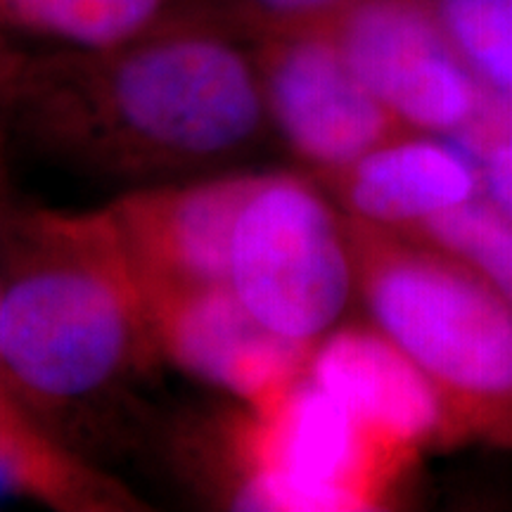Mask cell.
<instances>
[{
	"instance_id": "6da1fadb",
	"label": "cell",
	"mask_w": 512,
	"mask_h": 512,
	"mask_svg": "<svg viewBox=\"0 0 512 512\" xmlns=\"http://www.w3.org/2000/svg\"><path fill=\"white\" fill-rule=\"evenodd\" d=\"M64 119L140 162L195 164L247 145L266 117L256 53L202 17L178 15L57 72Z\"/></svg>"
},
{
	"instance_id": "7a4b0ae2",
	"label": "cell",
	"mask_w": 512,
	"mask_h": 512,
	"mask_svg": "<svg viewBox=\"0 0 512 512\" xmlns=\"http://www.w3.org/2000/svg\"><path fill=\"white\" fill-rule=\"evenodd\" d=\"M344 219L370 323L434 384L453 444L512 451V306L451 256Z\"/></svg>"
},
{
	"instance_id": "3957f363",
	"label": "cell",
	"mask_w": 512,
	"mask_h": 512,
	"mask_svg": "<svg viewBox=\"0 0 512 512\" xmlns=\"http://www.w3.org/2000/svg\"><path fill=\"white\" fill-rule=\"evenodd\" d=\"M3 290L0 363L43 399H81L155 342L145 294L105 214L50 219Z\"/></svg>"
},
{
	"instance_id": "277c9868",
	"label": "cell",
	"mask_w": 512,
	"mask_h": 512,
	"mask_svg": "<svg viewBox=\"0 0 512 512\" xmlns=\"http://www.w3.org/2000/svg\"><path fill=\"white\" fill-rule=\"evenodd\" d=\"M235 508L261 512L375 510L415 465L306 373L235 434Z\"/></svg>"
},
{
	"instance_id": "5b68a950",
	"label": "cell",
	"mask_w": 512,
	"mask_h": 512,
	"mask_svg": "<svg viewBox=\"0 0 512 512\" xmlns=\"http://www.w3.org/2000/svg\"><path fill=\"white\" fill-rule=\"evenodd\" d=\"M228 285L268 330L318 344L358 294L347 219L316 185L261 176L235 223Z\"/></svg>"
},
{
	"instance_id": "8992f818",
	"label": "cell",
	"mask_w": 512,
	"mask_h": 512,
	"mask_svg": "<svg viewBox=\"0 0 512 512\" xmlns=\"http://www.w3.org/2000/svg\"><path fill=\"white\" fill-rule=\"evenodd\" d=\"M351 69L408 128L477 155L510 126L508 98L467 67L432 0H354L328 24Z\"/></svg>"
},
{
	"instance_id": "52a82bcc",
	"label": "cell",
	"mask_w": 512,
	"mask_h": 512,
	"mask_svg": "<svg viewBox=\"0 0 512 512\" xmlns=\"http://www.w3.org/2000/svg\"><path fill=\"white\" fill-rule=\"evenodd\" d=\"M256 62L268 117L318 176L335 174L389 140L418 133L358 79L328 29L266 31Z\"/></svg>"
},
{
	"instance_id": "ba28073f",
	"label": "cell",
	"mask_w": 512,
	"mask_h": 512,
	"mask_svg": "<svg viewBox=\"0 0 512 512\" xmlns=\"http://www.w3.org/2000/svg\"><path fill=\"white\" fill-rule=\"evenodd\" d=\"M152 335L185 373L264 408L302 380L316 344L268 330L230 285L147 297Z\"/></svg>"
},
{
	"instance_id": "9c48e42d",
	"label": "cell",
	"mask_w": 512,
	"mask_h": 512,
	"mask_svg": "<svg viewBox=\"0 0 512 512\" xmlns=\"http://www.w3.org/2000/svg\"><path fill=\"white\" fill-rule=\"evenodd\" d=\"M261 176L140 190L105 211L145 299L228 285L235 223Z\"/></svg>"
},
{
	"instance_id": "30bf717a",
	"label": "cell",
	"mask_w": 512,
	"mask_h": 512,
	"mask_svg": "<svg viewBox=\"0 0 512 512\" xmlns=\"http://www.w3.org/2000/svg\"><path fill=\"white\" fill-rule=\"evenodd\" d=\"M306 373L377 437L408 456L418 458L430 446H453L434 384L373 323L328 332L313 347Z\"/></svg>"
},
{
	"instance_id": "8fae6325",
	"label": "cell",
	"mask_w": 512,
	"mask_h": 512,
	"mask_svg": "<svg viewBox=\"0 0 512 512\" xmlns=\"http://www.w3.org/2000/svg\"><path fill=\"white\" fill-rule=\"evenodd\" d=\"M344 214L406 233L441 211L482 195V174L458 145L430 133L389 140L335 174L320 176Z\"/></svg>"
},
{
	"instance_id": "7c38bea8",
	"label": "cell",
	"mask_w": 512,
	"mask_h": 512,
	"mask_svg": "<svg viewBox=\"0 0 512 512\" xmlns=\"http://www.w3.org/2000/svg\"><path fill=\"white\" fill-rule=\"evenodd\" d=\"M183 0H0V29L53 38L72 50H107L181 15Z\"/></svg>"
},
{
	"instance_id": "4fadbf2b",
	"label": "cell",
	"mask_w": 512,
	"mask_h": 512,
	"mask_svg": "<svg viewBox=\"0 0 512 512\" xmlns=\"http://www.w3.org/2000/svg\"><path fill=\"white\" fill-rule=\"evenodd\" d=\"M399 235L456 259L512 306V216L484 195Z\"/></svg>"
},
{
	"instance_id": "5bb4252c",
	"label": "cell",
	"mask_w": 512,
	"mask_h": 512,
	"mask_svg": "<svg viewBox=\"0 0 512 512\" xmlns=\"http://www.w3.org/2000/svg\"><path fill=\"white\" fill-rule=\"evenodd\" d=\"M441 27L484 86L512 98V0H432Z\"/></svg>"
},
{
	"instance_id": "9a60e30c",
	"label": "cell",
	"mask_w": 512,
	"mask_h": 512,
	"mask_svg": "<svg viewBox=\"0 0 512 512\" xmlns=\"http://www.w3.org/2000/svg\"><path fill=\"white\" fill-rule=\"evenodd\" d=\"M354 0H240L266 31L328 27Z\"/></svg>"
},
{
	"instance_id": "2e32d148",
	"label": "cell",
	"mask_w": 512,
	"mask_h": 512,
	"mask_svg": "<svg viewBox=\"0 0 512 512\" xmlns=\"http://www.w3.org/2000/svg\"><path fill=\"white\" fill-rule=\"evenodd\" d=\"M482 174V195L512 216V133L496 136L475 157Z\"/></svg>"
},
{
	"instance_id": "e0dca14e",
	"label": "cell",
	"mask_w": 512,
	"mask_h": 512,
	"mask_svg": "<svg viewBox=\"0 0 512 512\" xmlns=\"http://www.w3.org/2000/svg\"><path fill=\"white\" fill-rule=\"evenodd\" d=\"M12 422H15V420H12L8 413H5V411H0V432H3V430H5V427H10V425H12Z\"/></svg>"
},
{
	"instance_id": "ac0fdd59",
	"label": "cell",
	"mask_w": 512,
	"mask_h": 512,
	"mask_svg": "<svg viewBox=\"0 0 512 512\" xmlns=\"http://www.w3.org/2000/svg\"><path fill=\"white\" fill-rule=\"evenodd\" d=\"M508 121H510V133H512V98L508 102Z\"/></svg>"
},
{
	"instance_id": "d6986e66",
	"label": "cell",
	"mask_w": 512,
	"mask_h": 512,
	"mask_svg": "<svg viewBox=\"0 0 512 512\" xmlns=\"http://www.w3.org/2000/svg\"><path fill=\"white\" fill-rule=\"evenodd\" d=\"M0 306H3V290H0Z\"/></svg>"
}]
</instances>
